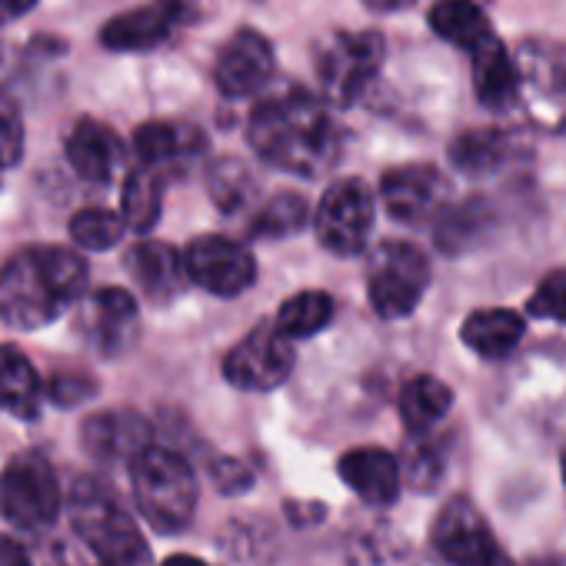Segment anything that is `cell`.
<instances>
[{
    "label": "cell",
    "mask_w": 566,
    "mask_h": 566,
    "mask_svg": "<svg viewBox=\"0 0 566 566\" xmlns=\"http://www.w3.org/2000/svg\"><path fill=\"white\" fill-rule=\"evenodd\" d=\"M247 140L260 160L297 177H321L340 154V134L327 107L304 87L266 94L247 124Z\"/></svg>",
    "instance_id": "cell-1"
},
{
    "label": "cell",
    "mask_w": 566,
    "mask_h": 566,
    "mask_svg": "<svg viewBox=\"0 0 566 566\" xmlns=\"http://www.w3.org/2000/svg\"><path fill=\"white\" fill-rule=\"evenodd\" d=\"M294 370V347L291 337H283L276 324L253 327L223 360V377L237 390L266 394L280 387Z\"/></svg>",
    "instance_id": "cell-9"
},
{
    "label": "cell",
    "mask_w": 566,
    "mask_h": 566,
    "mask_svg": "<svg viewBox=\"0 0 566 566\" xmlns=\"http://www.w3.org/2000/svg\"><path fill=\"white\" fill-rule=\"evenodd\" d=\"M331 321H334V297L324 291H304V294H294L291 301H283L273 324L280 327L283 337L301 340V337L321 334Z\"/></svg>",
    "instance_id": "cell-29"
},
{
    "label": "cell",
    "mask_w": 566,
    "mask_h": 566,
    "mask_svg": "<svg viewBox=\"0 0 566 566\" xmlns=\"http://www.w3.org/2000/svg\"><path fill=\"white\" fill-rule=\"evenodd\" d=\"M307 223V200L301 193H276L253 217L256 237H291Z\"/></svg>",
    "instance_id": "cell-31"
},
{
    "label": "cell",
    "mask_w": 566,
    "mask_h": 566,
    "mask_svg": "<svg viewBox=\"0 0 566 566\" xmlns=\"http://www.w3.org/2000/svg\"><path fill=\"white\" fill-rule=\"evenodd\" d=\"M270 77H273V48L260 31H250V28L237 31L217 54L213 84L230 101L260 94Z\"/></svg>",
    "instance_id": "cell-14"
},
{
    "label": "cell",
    "mask_w": 566,
    "mask_h": 566,
    "mask_svg": "<svg viewBox=\"0 0 566 566\" xmlns=\"http://www.w3.org/2000/svg\"><path fill=\"white\" fill-rule=\"evenodd\" d=\"M64 150H67V164L77 170V177H84L91 184L114 180V174L124 164V144H120V137L107 124H101V120H81L71 130Z\"/></svg>",
    "instance_id": "cell-19"
},
{
    "label": "cell",
    "mask_w": 566,
    "mask_h": 566,
    "mask_svg": "<svg viewBox=\"0 0 566 566\" xmlns=\"http://www.w3.org/2000/svg\"><path fill=\"white\" fill-rule=\"evenodd\" d=\"M516 64L530 114L566 127V44H523Z\"/></svg>",
    "instance_id": "cell-13"
},
{
    "label": "cell",
    "mask_w": 566,
    "mask_h": 566,
    "mask_svg": "<svg viewBox=\"0 0 566 566\" xmlns=\"http://www.w3.org/2000/svg\"><path fill=\"white\" fill-rule=\"evenodd\" d=\"M130 486L140 516L160 533H180L197 510V476L190 463L164 447L144 450L130 463Z\"/></svg>",
    "instance_id": "cell-4"
},
{
    "label": "cell",
    "mask_w": 566,
    "mask_h": 566,
    "mask_svg": "<svg viewBox=\"0 0 566 566\" xmlns=\"http://www.w3.org/2000/svg\"><path fill=\"white\" fill-rule=\"evenodd\" d=\"M256 184L250 177V170L240 160H220L210 170V193L223 210H240L247 207V200L253 197Z\"/></svg>",
    "instance_id": "cell-32"
},
{
    "label": "cell",
    "mask_w": 566,
    "mask_h": 566,
    "mask_svg": "<svg viewBox=\"0 0 566 566\" xmlns=\"http://www.w3.org/2000/svg\"><path fill=\"white\" fill-rule=\"evenodd\" d=\"M34 566H94V563H87L84 549H77L74 543H51L48 549L34 553Z\"/></svg>",
    "instance_id": "cell-36"
},
{
    "label": "cell",
    "mask_w": 566,
    "mask_h": 566,
    "mask_svg": "<svg viewBox=\"0 0 566 566\" xmlns=\"http://www.w3.org/2000/svg\"><path fill=\"white\" fill-rule=\"evenodd\" d=\"M530 314L543 321H559L566 324V266L549 270L530 297Z\"/></svg>",
    "instance_id": "cell-33"
},
{
    "label": "cell",
    "mask_w": 566,
    "mask_h": 566,
    "mask_svg": "<svg viewBox=\"0 0 566 566\" xmlns=\"http://www.w3.org/2000/svg\"><path fill=\"white\" fill-rule=\"evenodd\" d=\"M34 8H38V0H0V28L14 24L18 18H24Z\"/></svg>",
    "instance_id": "cell-38"
},
{
    "label": "cell",
    "mask_w": 566,
    "mask_h": 566,
    "mask_svg": "<svg viewBox=\"0 0 566 566\" xmlns=\"http://www.w3.org/2000/svg\"><path fill=\"white\" fill-rule=\"evenodd\" d=\"M127 270L140 283V291L154 301L174 297L187 280L184 253H177L170 243H160V240H144L137 247H130Z\"/></svg>",
    "instance_id": "cell-21"
},
{
    "label": "cell",
    "mask_w": 566,
    "mask_h": 566,
    "mask_svg": "<svg viewBox=\"0 0 566 566\" xmlns=\"http://www.w3.org/2000/svg\"><path fill=\"white\" fill-rule=\"evenodd\" d=\"M160 207H164V180H160V174L150 170V167H137L124 180V193H120V217H124L127 230L147 233L160 220Z\"/></svg>",
    "instance_id": "cell-28"
},
{
    "label": "cell",
    "mask_w": 566,
    "mask_h": 566,
    "mask_svg": "<svg viewBox=\"0 0 566 566\" xmlns=\"http://www.w3.org/2000/svg\"><path fill=\"white\" fill-rule=\"evenodd\" d=\"M453 407V390L430 377V374H420L413 380L403 384L400 390V420L413 430V433H427L433 430Z\"/></svg>",
    "instance_id": "cell-26"
},
{
    "label": "cell",
    "mask_w": 566,
    "mask_h": 566,
    "mask_svg": "<svg viewBox=\"0 0 566 566\" xmlns=\"http://www.w3.org/2000/svg\"><path fill=\"white\" fill-rule=\"evenodd\" d=\"M447 177L430 164L394 167L380 180L384 210L400 223H423L440 213L447 200Z\"/></svg>",
    "instance_id": "cell-15"
},
{
    "label": "cell",
    "mask_w": 566,
    "mask_h": 566,
    "mask_svg": "<svg viewBox=\"0 0 566 566\" xmlns=\"http://www.w3.org/2000/svg\"><path fill=\"white\" fill-rule=\"evenodd\" d=\"M374 190L360 177L331 184L317 207V240L337 256L360 253L374 230Z\"/></svg>",
    "instance_id": "cell-8"
},
{
    "label": "cell",
    "mask_w": 566,
    "mask_h": 566,
    "mask_svg": "<svg viewBox=\"0 0 566 566\" xmlns=\"http://www.w3.org/2000/svg\"><path fill=\"white\" fill-rule=\"evenodd\" d=\"M64 510L61 480L44 453H21L0 473V513L18 530L38 533L54 526Z\"/></svg>",
    "instance_id": "cell-7"
},
{
    "label": "cell",
    "mask_w": 566,
    "mask_h": 566,
    "mask_svg": "<svg viewBox=\"0 0 566 566\" xmlns=\"http://www.w3.org/2000/svg\"><path fill=\"white\" fill-rule=\"evenodd\" d=\"M553 566H559V563H553Z\"/></svg>",
    "instance_id": "cell-42"
},
{
    "label": "cell",
    "mask_w": 566,
    "mask_h": 566,
    "mask_svg": "<svg viewBox=\"0 0 566 566\" xmlns=\"http://www.w3.org/2000/svg\"><path fill=\"white\" fill-rule=\"evenodd\" d=\"M559 473H563V483H566V447H563V453H559Z\"/></svg>",
    "instance_id": "cell-41"
},
{
    "label": "cell",
    "mask_w": 566,
    "mask_h": 566,
    "mask_svg": "<svg viewBox=\"0 0 566 566\" xmlns=\"http://www.w3.org/2000/svg\"><path fill=\"white\" fill-rule=\"evenodd\" d=\"M187 280H193L200 291L213 297H237L253 287L256 280V260L250 247L230 240V237H197L184 250Z\"/></svg>",
    "instance_id": "cell-10"
},
{
    "label": "cell",
    "mask_w": 566,
    "mask_h": 566,
    "mask_svg": "<svg viewBox=\"0 0 566 566\" xmlns=\"http://www.w3.org/2000/svg\"><path fill=\"white\" fill-rule=\"evenodd\" d=\"M384 38L377 31H337L317 48L321 91L334 107L357 104L384 67Z\"/></svg>",
    "instance_id": "cell-5"
},
{
    "label": "cell",
    "mask_w": 566,
    "mask_h": 566,
    "mask_svg": "<svg viewBox=\"0 0 566 566\" xmlns=\"http://www.w3.org/2000/svg\"><path fill=\"white\" fill-rule=\"evenodd\" d=\"M433 543L453 566H516L470 500H450L440 510Z\"/></svg>",
    "instance_id": "cell-12"
},
{
    "label": "cell",
    "mask_w": 566,
    "mask_h": 566,
    "mask_svg": "<svg viewBox=\"0 0 566 566\" xmlns=\"http://www.w3.org/2000/svg\"><path fill=\"white\" fill-rule=\"evenodd\" d=\"M473 91L476 101L490 111H506L510 104H516L523 97V77H520V64L510 57V51L500 44V38L493 34L486 44H480L473 54Z\"/></svg>",
    "instance_id": "cell-20"
},
{
    "label": "cell",
    "mask_w": 566,
    "mask_h": 566,
    "mask_svg": "<svg viewBox=\"0 0 566 566\" xmlns=\"http://www.w3.org/2000/svg\"><path fill=\"white\" fill-rule=\"evenodd\" d=\"M523 317L503 307H490V311H473L463 324V344L483 357V360H503L516 350V344L523 340Z\"/></svg>",
    "instance_id": "cell-23"
},
{
    "label": "cell",
    "mask_w": 566,
    "mask_h": 566,
    "mask_svg": "<svg viewBox=\"0 0 566 566\" xmlns=\"http://www.w3.org/2000/svg\"><path fill=\"white\" fill-rule=\"evenodd\" d=\"M430 28H433V34L463 48L467 54H473L480 44H486L493 38V28H490L483 8L473 4V0H437L430 8Z\"/></svg>",
    "instance_id": "cell-24"
},
{
    "label": "cell",
    "mask_w": 566,
    "mask_h": 566,
    "mask_svg": "<svg viewBox=\"0 0 566 566\" xmlns=\"http://www.w3.org/2000/svg\"><path fill=\"white\" fill-rule=\"evenodd\" d=\"M134 150L144 167L160 170L177 160H187L203 150V134L187 124H170V120H150L137 127L134 134Z\"/></svg>",
    "instance_id": "cell-22"
},
{
    "label": "cell",
    "mask_w": 566,
    "mask_h": 566,
    "mask_svg": "<svg viewBox=\"0 0 566 566\" xmlns=\"http://www.w3.org/2000/svg\"><path fill=\"white\" fill-rule=\"evenodd\" d=\"M124 230H127L124 217L104 207H87L71 217V237L84 250H111L114 243H120Z\"/></svg>",
    "instance_id": "cell-30"
},
{
    "label": "cell",
    "mask_w": 566,
    "mask_h": 566,
    "mask_svg": "<svg viewBox=\"0 0 566 566\" xmlns=\"http://www.w3.org/2000/svg\"><path fill=\"white\" fill-rule=\"evenodd\" d=\"M364 4L377 14H390V11H403V8L417 4V0H364Z\"/></svg>",
    "instance_id": "cell-39"
},
{
    "label": "cell",
    "mask_w": 566,
    "mask_h": 566,
    "mask_svg": "<svg viewBox=\"0 0 566 566\" xmlns=\"http://www.w3.org/2000/svg\"><path fill=\"white\" fill-rule=\"evenodd\" d=\"M87 291V263L71 247H31L0 270V317L18 331L54 324Z\"/></svg>",
    "instance_id": "cell-2"
},
{
    "label": "cell",
    "mask_w": 566,
    "mask_h": 566,
    "mask_svg": "<svg viewBox=\"0 0 566 566\" xmlns=\"http://www.w3.org/2000/svg\"><path fill=\"white\" fill-rule=\"evenodd\" d=\"M71 523L101 566H150V546L120 500L97 480L81 476L71 486Z\"/></svg>",
    "instance_id": "cell-3"
},
{
    "label": "cell",
    "mask_w": 566,
    "mask_h": 566,
    "mask_svg": "<svg viewBox=\"0 0 566 566\" xmlns=\"http://www.w3.org/2000/svg\"><path fill=\"white\" fill-rule=\"evenodd\" d=\"M337 473L347 483V490H354L370 506H390L400 496V463L380 447L347 450L337 463Z\"/></svg>",
    "instance_id": "cell-18"
},
{
    "label": "cell",
    "mask_w": 566,
    "mask_h": 566,
    "mask_svg": "<svg viewBox=\"0 0 566 566\" xmlns=\"http://www.w3.org/2000/svg\"><path fill=\"white\" fill-rule=\"evenodd\" d=\"M160 566H207L203 559H197V556H187V553H177V556H170V559H164Z\"/></svg>",
    "instance_id": "cell-40"
},
{
    "label": "cell",
    "mask_w": 566,
    "mask_h": 566,
    "mask_svg": "<svg viewBox=\"0 0 566 566\" xmlns=\"http://www.w3.org/2000/svg\"><path fill=\"white\" fill-rule=\"evenodd\" d=\"M41 407V377L18 347H0V413L34 417Z\"/></svg>",
    "instance_id": "cell-25"
},
{
    "label": "cell",
    "mask_w": 566,
    "mask_h": 566,
    "mask_svg": "<svg viewBox=\"0 0 566 566\" xmlns=\"http://www.w3.org/2000/svg\"><path fill=\"white\" fill-rule=\"evenodd\" d=\"M510 147L503 130H467L450 144V164L467 177H486L506 164Z\"/></svg>",
    "instance_id": "cell-27"
},
{
    "label": "cell",
    "mask_w": 566,
    "mask_h": 566,
    "mask_svg": "<svg viewBox=\"0 0 566 566\" xmlns=\"http://www.w3.org/2000/svg\"><path fill=\"white\" fill-rule=\"evenodd\" d=\"M430 287V260L407 240H387L370 253L367 297L384 321H397L417 311Z\"/></svg>",
    "instance_id": "cell-6"
},
{
    "label": "cell",
    "mask_w": 566,
    "mask_h": 566,
    "mask_svg": "<svg viewBox=\"0 0 566 566\" xmlns=\"http://www.w3.org/2000/svg\"><path fill=\"white\" fill-rule=\"evenodd\" d=\"M84 450L97 463H134L144 450H150V423L134 410H104L84 420L81 430Z\"/></svg>",
    "instance_id": "cell-16"
},
{
    "label": "cell",
    "mask_w": 566,
    "mask_h": 566,
    "mask_svg": "<svg viewBox=\"0 0 566 566\" xmlns=\"http://www.w3.org/2000/svg\"><path fill=\"white\" fill-rule=\"evenodd\" d=\"M203 0H150V4L117 14L104 24L101 41L107 51H154L164 41H170L180 28L193 24L200 18Z\"/></svg>",
    "instance_id": "cell-11"
},
{
    "label": "cell",
    "mask_w": 566,
    "mask_h": 566,
    "mask_svg": "<svg viewBox=\"0 0 566 566\" xmlns=\"http://www.w3.org/2000/svg\"><path fill=\"white\" fill-rule=\"evenodd\" d=\"M97 566H101V563H97Z\"/></svg>",
    "instance_id": "cell-43"
},
{
    "label": "cell",
    "mask_w": 566,
    "mask_h": 566,
    "mask_svg": "<svg viewBox=\"0 0 566 566\" xmlns=\"http://www.w3.org/2000/svg\"><path fill=\"white\" fill-rule=\"evenodd\" d=\"M21 157H24V124L18 111L0 104V170L21 164Z\"/></svg>",
    "instance_id": "cell-34"
},
{
    "label": "cell",
    "mask_w": 566,
    "mask_h": 566,
    "mask_svg": "<svg viewBox=\"0 0 566 566\" xmlns=\"http://www.w3.org/2000/svg\"><path fill=\"white\" fill-rule=\"evenodd\" d=\"M210 473H213V480L220 483L223 493H237V490H247L250 486V470L240 460H233V457H220L210 467Z\"/></svg>",
    "instance_id": "cell-35"
},
{
    "label": "cell",
    "mask_w": 566,
    "mask_h": 566,
    "mask_svg": "<svg viewBox=\"0 0 566 566\" xmlns=\"http://www.w3.org/2000/svg\"><path fill=\"white\" fill-rule=\"evenodd\" d=\"M0 566H34V553L14 536H0Z\"/></svg>",
    "instance_id": "cell-37"
},
{
    "label": "cell",
    "mask_w": 566,
    "mask_h": 566,
    "mask_svg": "<svg viewBox=\"0 0 566 566\" xmlns=\"http://www.w3.org/2000/svg\"><path fill=\"white\" fill-rule=\"evenodd\" d=\"M137 301L120 287H104L91 294L84 307V331L101 354H124L137 337Z\"/></svg>",
    "instance_id": "cell-17"
}]
</instances>
